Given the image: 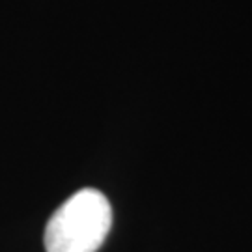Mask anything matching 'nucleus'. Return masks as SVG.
<instances>
[{
  "instance_id": "f257e3e1",
  "label": "nucleus",
  "mask_w": 252,
  "mask_h": 252,
  "mask_svg": "<svg viewBox=\"0 0 252 252\" xmlns=\"http://www.w3.org/2000/svg\"><path fill=\"white\" fill-rule=\"evenodd\" d=\"M112 226V207L97 189H81L63 202L45 228L47 252H95Z\"/></svg>"
}]
</instances>
